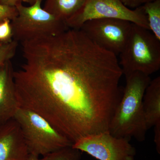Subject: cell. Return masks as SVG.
<instances>
[{
    "mask_svg": "<svg viewBox=\"0 0 160 160\" xmlns=\"http://www.w3.org/2000/svg\"><path fill=\"white\" fill-rule=\"evenodd\" d=\"M22 2V0H0V5L10 7H16Z\"/></svg>",
    "mask_w": 160,
    "mask_h": 160,
    "instance_id": "d6986e66",
    "label": "cell"
},
{
    "mask_svg": "<svg viewBox=\"0 0 160 160\" xmlns=\"http://www.w3.org/2000/svg\"><path fill=\"white\" fill-rule=\"evenodd\" d=\"M44 160H80V151L72 147L63 148L43 157Z\"/></svg>",
    "mask_w": 160,
    "mask_h": 160,
    "instance_id": "5bb4252c",
    "label": "cell"
},
{
    "mask_svg": "<svg viewBox=\"0 0 160 160\" xmlns=\"http://www.w3.org/2000/svg\"><path fill=\"white\" fill-rule=\"evenodd\" d=\"M13 118L20 126L29 154L44 157L72 146L71 141L34 112L20 107Z\"/></svg>",
    "mask_w": 160,
    "mask_h": 160,
    "instance_id": "277c9868",
    "label": "cell"
},
{
    "mask_svg": "<svg viewBox=\"0 0 160 160\" xmlns=\"http://www.w3.org/2000/svg\"><path fill=\"white\" fill-rule=\"evenodd\" d=\"M126 83L109 128V132L118 138L129 140L134 138L143 142L148 130L143 106V99L151 81L149 76L134 72L126 75Z\"/></svg>",
    "mask_w": 160,
    "mask_h": 160,
    "instance_id": "7a4b0ae2",
    "label": "cell"
},
{
    "mask_svg": "<svg viewBox=\"0 0 160 160\" xmlns=\"http://www.w3.org/2000/svg\"><path fill=\"white\" fill-rule=\"evenodd\" d=\"M38 0L29 6H16L18 15L11 21L13 40L22 43L38 38L59 34L69 29L66 22L42 7Z\"/></svg>",
    "mask_w": 160,
    "mask_h": 160,
    "instance_id": "5b68a950",
    "label": "cell"
},
{
    "mask_svg": "<svg viewBox=\"0 0 160 160\" xmlns=\"http://www.w3.org/2000/svg\"><path fill=\"white\" fill-rule=\"evenodd\" d=\"M154 142L159 154L160 153V123L154 126Z\"/></svg>",
    "mask_w": 160,
    "mask_h": 160,
    "instance_id": "ac0fdd59",
    "label": "cell"
},
{
    "mask_svg": "<svg viewBox=\"0 0 160 160\" xmlns=\"http://www.w3.org/2000/svg\"><path fill=\"white\" fill-rule=\"evenodd\" d=\"M17 15L16 7L0 5V22L6 20L11 21Z\"/></svg>",
    "mask_w": 160,
    "mask_h": 160,
    "instance_id": "2e32d148",
    "label": "cell"
},
{
    "mask_svg": "<svg viewBox=\"0 0 160 160\" xmlns=\"http://www.w3.org/2000/svg\"><path fill=\"white\" fill-rule=\"evenodd\" d=\"M11 60L0 67V126L13 119L20 108Z\"/></svg>",
    "mask_w": 160,
    "mask_h": 160,
    "instance_id": "30bf717a",
    "label": "cell"
},
{
    "mask_svg": "<svg viewBox=\"0 0 160 160\" xmlns=\"http://www.w3.org/2000/svg\"><path fill=\"white\" fill-rule=\"evenodd\" d=\"M85 1V0H47L43 9L59 19L66 22L77 12Z\"/></svg>",
    "mask_w": 160,
    "mask_h": 160,
    "instance_id": "7c38bea8",
    "label": "cell"
},
{
    "mask_svg": "<svg viewBox=\"0 0 160 160\" xmlns=\"http://www.w3.org/2000/svg\"><path fill=\"white\" fill-rule=\"evenodd\" d=\"M38 0H22V2L28 3L29 5H32L35 3ZM40 1H42V0H40Z\"/></svg>",
    "mask_w": 160,
    "mask_h": 160,
    "instance_id": "44dd1931",
    "label": "cell"
},
{
    "mask_svg": "<svg viewBox=\"0 0 160 160\" xmlns=\"http://www.w3.org/2000/svg\"><path fill=\"white\" fill-rule=\"evenodd\" d=\"M26 160H44L43 158H42L40 159L39 156L35 155L29 154L28 158Z\"/></svg>",
    "mask_w": 160,
    "mask_h": 160,
    "instance_id": "ffe728a7",
    "label": "cell"
},
{
    "mask_svg": "<svg viewBox=\"0 0 160 160\" xmlns=\"http://www.w3.org/2000/svg\"><path fill=\"white\" fill-rule=\"evenodd\" d=\"M1 45H0V46H1Z\"/></svg>",
    "mask_w": 160,
    "mask_h": 160,
    "instance_id": "7402d4cb",
    "label": "cell"
},
{
    "mask_svg": "<svg viewBox=\"0 0 160 160\" xmlns=\"http://www.w3.org/2000/svg\"><path fill=\"white\" fill-rule=\"evenodd\" d=\"M154 0H121L122 3L129 9H136L149 2Z\"/></svg>",
    "mask_w": 160,
    "mask_h": 160,
    "instance_id": "e0dca14e",
    "label": "cell"
},
{
    "mask_svg": "<svg viewBox=\"0 0 160 160\" xmlns=\"http://www.w3.org/2000/svg\"><path fill=\"white\" fill-rule=\"evenodd\" d=\"M143 106L147 128L160 123V77L151 80L143 99Z\"/></svg>",
    "mask_w": 160,
    "mask_h": 160,
    "instance_id": "8fae6325",
    "label": "cell"
},
{
    "mask_svg": "<svg viewBox=\"0 0 160 160\" xmlns=\"http://www.w3.org/2000/svg\"><path fill=\"white\" fill-rule=\"evenodd\" d=\"M105 18L126 20L149 30L142 6L130 9L121 0H85L77 12L66 22L69 29H80L87 21Z\"/></svg>",
    "mask_w": 160,
    "mask_h": 160,
    "instance_id": "8992f818",
    "label": "cell"
},
{
    "mask_svg": "<svg viewBox=\"0 0 160 160\" xmlns=\"http://www.w3.org/2000/svg\"><path fill=\"white\" fill-rule=\"evenodd\" d=\"M18 43L17 41L12 40L11 42L0 46V67L13 58L16 52Z\"/></svg>",
    "mask_w": 160,
    "mask_h": 160,
    "instance_id": "9a60e30c",
    "label": "cell"
},
{
    "mask_svg": "<svg viewBox=\"0 0 160 160\" xmlns=\"http://www.w3.org/2000/svg\"><path fill=\"white\" fill-rule=\"evenodd\" d=\"M120 56L124 75L140 72L149 76L160 68V40L150 30L132 23Z\"/></svg>",
    "mask_w": 160,
    "mask_h": 160,
    "instance_id": "3957f363",
    "label": "cell"
},
{
    "mask_svg": "<svg viewBox=\"0 0 160 160\" xmlns=\"http://www.w3.org/2000/svg\"><path fill=\"white\" fill-rule=\"evenodd\" d=\"M29 153L14 118L0 126V160H26Z\"/></svg>",
    "mask_w": 160,
    "mask_h": 160,
    "instance_id": "9c48e42d",
    "label": "cell"
},
{
    "mask_svg": "<svg viewBox=\"0 0 160 160\" xmlns=\"http://www.w3.org/2000/svg\"><path fill=\"white\" fill-rule=\"evenodd\" d=\"M130 141L107 131L81 138L72 147L98 160H135L136 150Z\"/></svg>",
    "mask_w": 160,
    "mask_h": 160,
    "instance_id": "52a82bcc",
    "label": "cell"
},
{
    "mask_svg": "<svg viewBox=\"0 0 160 160\" xmlns=\"http://www.w3.org/2000/svg\"><path fill=\"white\" fill-rule=\"evenodd\" d=\"M147 17L149 30L160 40V0H154L142 6Z\"/></svg>",
    "mask_w": 160,
    "mask_h": 160,
    "instance_id": "4fadbf2b",
    "label": "cell"
},
{
    "mask_svg": "<svg viewBox=\"0 0 160 160\" xmlns=\"http://www.w3.org/2000/svg\"><path fill=\"white\" fill-rule=\"evenodd\" d=\"M21 44L25 62L13 74L20 107L39 115L73 144L109 131L123 91L116 55L80 29Z\"/></svg>",
    "mask_w": 160,
    "mask_h": 160,
    "instance_id": "6da1fadb",
    "label": "cell"
},
{
    "mask_svg": "<svg viewBox=\"0 0 160 160\" xmlns=\"http://www.w3.org/2000/svg\"><path fill=\"white\" fill-rule=\"evenodd\" d=\"M132 24L118 19H99L87 21L80 29L101 48L117 56L126 45Z\"/></svg>",
    "mask_w": 160,
    "mask_h": 160,
    "instance_id": "ba28073f",
    "label": "cell"
}]
</instances>
